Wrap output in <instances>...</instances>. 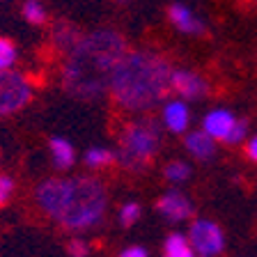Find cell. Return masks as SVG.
<instances>
[{
    "label": "cell",
    "mask_w": 257,
    "mask_h": 257,
    "mask_svg": "<svg viewBox=\"0 0 257 257\" xmlns=\"http://www.w3.org/2000/svg\"><path fill=\"white\" fill-rule=\"evenodd\" d=\"M163 257H195V255H193V248L186 236L179 234V232H172L166 239V255Z\"/></svg>",
    "instance_id": "14"
},
{
    "label": "cell",
    "mask_w": 257,
    "mask_h": 257,
    "mask_svg": "<svg viewBox=\"0 0 257 257\" xmlns=\"http://www.w3.org/2000/svg\"><path fill=\"white\" fill-rule=\"evenodd\" d=\"M51 159H53V166L58 170H69L76 161V152L71 147L69 140L64 138H51Z\"/></svg>",
    "instance_id": "13"
},
{
    "label": "cell",
    "mask_w": 257,
    "mask_h": 257,
    "mask_svg": "<svg viewBox=\"0 0 257 257\" xmlns=\"http://www.w3.org/2000/svg\"><path fill=\"white\" fill-rule=\"evenodd\" d=\"M248 156H250L252 161H257V136L248 143Z\"/></svg>",
    "instance_id": "25"
},
{
    "label": "cell",
    "mask_w": 257,
    "mask_h": 257,
    "mask_svg": "<svg viewBox=\"0 0 257 257\" xmlns=\"http://www.w3.org/2000/svg\"><path fill=\"white\" fill-rule=\"evenodd\" d=\"M234 122L236 117L230 110H211L202 122V131L209 134L214 140H225V136H227V131L232 128Z\"/></svg>",
    "instance_id": "12"
},
{
    "label": "cell",
    "mask_w": 257,
    "mask_h": 257,
    "mask_svg": "<svg viewBox=\"0 0 257 257\" xmlns=\"http://www.w3.org/2000/svg\"><path fill=\"white\" fill-rule=\"evenodd\" d=\"M115 3H131V0H115Z\"/></svg>",
    "instance_id": "26"
},
{
    "label": "cell",
    "mask_w": 257,
    "mask_h": 257,
    "mask_svg": "<svg viewBox=\"0 0 257 257\" xmlns=\"http://www.w3.org/2000/svg\"><path fill=\"white\" fill-rule=\"evenodd\" d=\"M67 248H69L71 257H90V246H87V241H83V239H71Z\"/></svg>",
    "instance_id": "22"
},
{
    "label": "cell",
    "mask_w": 257,
    "mask_h": 257,
    "mask_svg": "<svg viewBox=\"0 0 257 257\" xmlns=\"http://www.w3.org/2000/svg\"><path fill=\"white\" fill-rule=\"evenodd\" d=\"M124 53H126V42L115 30H94L90 35H80L62 69L64 87L80 99L99 96L103 83L99 78H92V71L108 76Z\"/></svg>",
    "instance_id": "3"
},
{
    "label": "cell",
    "mask_w": 257,
    "mask_h": 257,
    "mask_svg": "<svg viewBox=\"0 0 257 257\" xmlns=\"http://www.w3.org/2000/svg\"><path fill=\"white\" fill-rule=\"evenodd\" d=\"M163 175H166L168 182L182 184V182H186L188 177H191V166H188L186 161H172V163H168L166 166Z\"/></svg>",
    "instance_id": "18"
},
{
    "label": "cell",
    "mask_w": 257,
    "mask_h": 257,
    "mask_svg": "<svg viewBox=\"0 0 257 257\" xmlns=\"http://www.w3.org/2000/svg\"><path fill=\"white\" fill-rule=\"evenodd\" d=\"M161 147V128L154 119H134L122 128L119 150L115 152V161L124 170L140 172L147 168Z\"/></svg>",
    "instance_id": "4"
},
{
    "label": "cell",
    "mask_w": 257,
    "mask_h": 257,
    "mask_svg": "<svg viewBox=\"0 0 257 257\" xmlns=\"http://www.w3.org/2000/svg\"><path fill=\"white\" fill-rule=\"evenodd\" d=\"M119 257H147V250H145L143 246H131L119 252Z\"/></svg>",
    "instance_id": "24"
},
{
    "label": "cell",
    "mask_w": 257,
    "mask_h": 257,
    "mask_svg": "<svg viewBox=\"0 0 257 257\" xmlns=\"http://www.w3.org/2000/svg\"><path fill=\"white\" fill-rule=\"evenodd\" d=\"M168 19L170 23L184 35H202L204 32V21L193 14L191 7L182 5V3H172L168 7Z\"/></svg>",
    "instance_id": "9"
},
{
    "label": "cell",
    "mask_w": 257,
    "mask_h": 257,
    "mask_svg": "<svg viewBox=\"0 0 257 257\" xmlns=\"http://www.w3.org/2000/svg\"><path fill=\"white\" fill-rule=\"evenodd\" d=\"M170 92L184 96L186 101H195V99L207 96L209 85H207V80H204L200 74H195V71L175 69L170 74Z\"/></svg>",
    "instance_id": "7"
},
{
    "label": "cell",
    "mask_w": 257,
    "mask_h": 257,
    "mask_svg": "<svg viewBox=\"0 0 257 257\" xmlns=\"http://www.w3.org/2000/svg\"><path fill=\"white\" fill-rule=\"evenodd\" d=\"M170 64L154 51H131L108 74V92L122 110L147 112L170 92Z\"/></svg>",
    "instance_id": "2"
},
{
    "label": "cell",
    "mask_w": 257,
    "mask_h": 257,
    "mask_svg": "<svg viewBox=\"0 0 257 257\" xmlns=\"http://www.w3.org/2000/svg\"><path fill=\"white\" fill-rule=\"evenodd\" d=\"M19 58V51H16L14 42L7 37H0V69H12Z\"/></svg>",
    "instance_id": "19"
},
{
    "label": "cell",
    "mask_w": 257,
    "mask_h": 257,
    "mask_svg": "<svg viewBox=\"0 0 257 257\" xmlns=\"http://www.w3.org/2000/svg\"><path fill=\"white\" fill-rule=\"evenodd\" d=\"M32 99V83L14 69H0V117H10Z\"/></svg>",
    "instance_id": "5"
},
{
    "label": "cell",
    "mask_w": 257,
    "mask_h": 257,
    "mask_svg": "<svg viewBox=\"0 0 257 257\" xmlns=\"http://www.w3.org/2000/svg\"><path fill=\"white\" fill-rule=\"evenodd\" d=\"M156 209H159V214L166 220H170V223H182V220L193 216L191 200L179 191H168L166 195L156 202Z\"/></svg>",
    "instance_id": "8"
},
{
    "label": "cell",
    "mask_w": 257,
    "mask_h": 257,
    "mask_svg": "<svg viewBox=\"0 0 257 257\" xmlns=\"http://www.w3.org/2000/svg\"><path fill=\"white\" fill-rule=\"evenodd\" d=\"M12 193H14V182H12L10 177L0 175V204H5L12 198Z\"/></svg>",
    "instance_id": "23"
},
{
    "label": "cell",
    "mask_w": 257,
    "mask_h": 257,
    "mask_svg": "<svg viewBox=\"0 0 257 257\" xmlns=\"http://www.w3.org/2000/svg\"><path fill=\"white\" fill-rule=\"evenodd\" d=\"M191 122V112H188V106L179 99L175 101H166L163 103V124L168 126V131L172 134H184Z\"/></svg>",
    "instance_id": "10"
},
{
    "label": "cell",
    "mask_w": 257,
    "mask_h": 257,
    "mask_svg": "<svg viewBox=\"0 0 257 257\" xmlns=\"http://www.w3.org/2000/svg\"><path fill=\"white\" fill-rule=\"evenodd\" d=\"M200 257H204V255H200Z\"/></svg>",
    "instance_id": "27"
},
{
    "label": "cell",
    "mask_w": 257,
    "mask_h": 257,
    "mask_svg": "<svg viewBox=\"0 0 257 257\" xmlns=\"http://www.w3.org/2000/svg\"><path fill=\"white\" fill-rule=\"evenodd\" d=\"M246 134H248V124L236 119V122L232 124V128L227 131V136H225V143L227 145H239L241 140L246 138Z\"/></svg>",
    "instance_id": "21"
},
{
    "label": "cell",
    "mask_w": 257,
    "mask_h": 257,
    "mask_svg": "<svg viewBox=\"0 0 257 257\" xmlns=\"http://www.w3.org/2000/svg\"><path fill=\"white\" fill-rule=\"evenodd\" d=\"M184 147H186L188 154L200 161H211L216 154V140L209 134H204V131H191V134H186Z\"/></svg>",
    "instance_id": "11"
},
{
    "label": "cell",
    "mask_w": 257,
    "mask_h": 257,
    "mask_svg": "<svg viewBox=\"0 0 257 257\" xmlns=\"http://www.w3.org/2000/svg\"><path fill=\"white\" fill-rule=\"evenodd\" d=\"M53 39H55V44L62 48L64 53H69L71 48L76 46V42L80 39V32L76 30L74 26H69V23H60V26L55 28V32H53Z\"/></svg>",
    "instance_id": "15"
},
{
    "label": "cell",
    "mask_w": 257,
    "mask_h": 257,
    "mask_svg": "<svg viewBox=\"0 0 257 257\" xmlns=\"http://www.w3.org/2000/svg\"><path fill=\"white\" fill-rule=\"evenodd\" d=\"M37 207L51 220L71 232L92 230L103 220L106 188L94 177H48L35 191Z\"/></svg>",
    "instance_id": "1"
},
{
    "label": "cell",
    "mask_w": 257,
    "mask_h": 257,
    "mask_svg": "<svg viewBox=\"0 0 257 257\" xmlns=\"http://www.w3.org/2000/svg\"><path fill=\"white\" fill-rule=\"evenodd\" d=\"M115 161V152L106 150V147H90L85 152V166L96 170V168H106Z\"/></svg>",
    "instance_id": "16"
},
{
    "label": "cell",
    "mask_w": 257,
    "mask_h": 257,
    "mask_svg": "<svg viewBox=\"0 0 257 257\" xmlns=\"http://www.w3.org/2000/svg\"><path fill=\"white\" fill-rule=\"evenodd\" d=\"M188 243L198 255L204 257H214L220 255L225 248V234L214 220L198 218L193 220L191 230H188Z\"/></svg>",
    "instance_id": "6"
},
{
    "label": "cell",
    "mask_w": 257,
    "mask_h": 257,
    "mask_svg": "<svg viewBox=\"0 0 257 257\" xmlns=\"http://www.w3.org/2000/svg\"><path fill=\"white\" fill-rule=\"evenodd\" d=\"M117 218H119V223H122L124 227H131V225L140 218V204L138 202H124L122 207H119Z\"/></svg>",
    "instance_id": "20"
},
{
    "label": "cell",
    "mask_w": 257,
    "mask_h": 257,
    "mask_svg": "<svg viewBox=\"0 0 257 257\" xmlns=\"http://www.w3.org/2000/svg\"><path fill=\"white\" fill-rule=\"evenodd\" d=\"M23 19H26L30 26H42L46 21V10L39 0H26L23 3Z\"/></svg>",
    "instance_id": "17"
}]
</instances>
